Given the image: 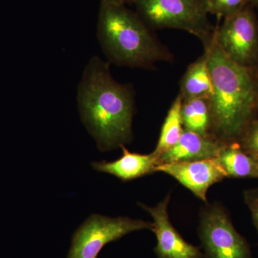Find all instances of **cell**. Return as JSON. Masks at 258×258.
<instances>
[{"label":"cell","mask_w":258,"mask_h":258,"mask_svg":"<svg viewBox=\"0 0 258 258\" xmlns=\"http://www.w3.org/2000/svg\"></svg>","instance_id":"obj_23"},{"label":"cell","mask_w":258,"mask_h":258,"mask_svg":"<svg viewBox=\"0 0 258 258\" xmlns=\"http://www.w3.org/2000/svg\"><path fill=\"white\" fill-rule=\"evenodd\" d=\"M156 172L172 176L204 202L210 186L227 177L217 158L159 164Z\"/></svg>","instance_id":"obj_8"},{"label":"cell","mask_w":258,"mask_h":258,"mask_svg":"<svg viewBox=\"0 0 258 258\" xmlns=\"http://www.w3.org/2000/svg\"><path fill=\"white\" fill-rule=\"evenodd\" d=\"M212 92L211 74L209 69L208 55H204L190 64L181 83L180 93L183 100L192 98L209 99Z\"/></svg>","instance_id":"obj_13"},{"label":"cell","mask_w":258,"mask_h":258,"mask_svg":"<svg viewBox=\"0 0 258 258\" xmlns=\"http://www.w3.org/2000/svg\"><path fill=\"white\" fill-rule=\"evenodd\" d=\"M257 81H258V79H257Z\"/></svg>","instance_id":"obj_22"},{"label":"cell","mask_w":258,"mask_h":258,"mask_svg":"<svg viewBox=\"0 0 258 258\" xmlns=\"http://www.w3.org/2000/svg\"><path fill=\"white\" fill-rule=\"evenodd\" d=\"M123 154L113 161H95L92 166L95 170L106 173L123 181H132L142 176L156 172L157 158L153 153L142 154L128 152L121 147Z\"/></svg>","instance_id":"obj_11"},{"label":"cell","mask_w":258,"mask_h":258,"mask_svg":"<svg viewBox=\"0 0 258 258\" xmlns=\"http://www.w3.org/2000/svg\"><path fill=\"white\" fill-rule=\"evenodd\" d=\"M239 143L246 152L258 159V120L251 122Z\"/></svg>","instance_id":"obj_17"},{"label":"cell","mask_w":258,"mask_h":258,"mask_svg":"<svg viewBox=\"0 0 258 258\" xmlns=\"http://www.w3.org/2000/svg\"><path fill=\"white\" fill-rule=\"evenodd\" d=\"M214 41L230 60L249 68L258 55V27L252 10L246 7L224 19L214 32Z\"/></svg>","instance_id":"obj_7"},{"label":"cell","mask_w":258,"mask_h":258,"mask_svg":"<svg viewBox=\"0 0 258 258\" xmlns=\"http://www.w3.org/2000/svg\"><path fill=\"white\" fill-rule=\"evenodd\" d=\"M182 102L181 95H178L168 111L167 115L161 127L157 147L152 152L157 159L177 143L184 132L181 118Z\"/></svg>","instance_id":"obj_14"},{"label":"cell","mask_w":258,"mask_h":258,"mask_svg":"<svg viewBox=\"0 0 258 258\" xmlns=\"http://www.w3.org/2000/svg\"><path fill=\"white\" fill-rule=\"evenodd\" d=\"M224 144L212 136H202L184 129L177 143L158 158L157 165L217 158Z\"/></svg>","instance_id":"obj_10"},{"label":"cell","mask_w":258,"mask_h":258,"mask_svg":"<svg viewBox=\"0 0 258 258\" xmlns=\"http://www.w3.org/2000/svg\"><path fill=\"white\" fill-rule=\"evenodd\" d=\"M118 1L123 2V3H125V4H126V3H130V4H132L133 0H118Z\"/></svg>","instance_id":"obj_20"},{"label":"cell","mask_w":258,"mask_h":258,"mask_svg":"<svg viewBox=\"0 0 258 258\" xmlns=\"http://www.w3.org/2000/svg\"><path fill=\"white\" fill-rule=\"evenodd\" d=\"M209 14L224 19L240 13L247 7L249 0H206Z\"/></svg>","instance_id":"obj_16"},{"label":"cell","mask_w":258,"mask_h":258,"mask_svg":"<svg viewBox=\"0 0 258 258\" xmlns=\"http://www.w3.org/2000/svg\"><path fill=\"white\" fill-rule=\"evenodd\" d=\"M249 3H252V5L258 8V0H249Z\"/></svg>","instance_id":"obj_19"},{"label":"cell","mask_w":258,"mask_h":258,"mask_svg":"<svg viewBox=\"0 0 258 258\" xmlns=\"http://www.w3.org/2000/svg\"><path fill=\"white\" fill-rule=\"evenodd\" d=\"M181 118L185 130L202 136H211L209 99L192 98L183 100Z\"/></svg>","instance_id":"obj_15"},{"label":"cell","mask_w":258,"mask_h":258,"mask_svg":"<svg viewBox=\"0 0 258 258\" xmlns=\"http://www.w3.org/2000/svg\"><path fill=\"white\" fill-rule=\"evenodd\" d=\"M257 108H258V105H257Z\"/></svg>","instance_id":"obj_21"},{"label":"cell","mask_w":258,"mask_h":258,"mask_svg":"<svg viewBox=\"0 0 258 258\" xmlns=\"http://www.w3.org/2000/svg\"><path fill=\"white\" fill-rule=\"evenodd\" d=\"M97 37L106 58L116 66L151 69L173 59L138 14L118 0H101Z\"/></svg>","instance_id":"obj_3"},{"label":"cell","mask_w":258,"mask_h":258,"mask_svg":"<svg viewBox=\"0 0 258 258\" xmlns=\"http://www.w3.org/2000/svg\"><path fill=\"white\" fill-rule=\"evenodd\" d=\"M170 197L168 195L154 208L139 203L153 219L151 230L157 237V244L154 248L156 255L158 258H204L200 248L184 240L171 223L168 213Z\"/></svg>","instance_id":"obj_9"},{"label":"cell","mask_w":258,"mask_h":258,"mask_svg":"<svg viewBox=\"0 0 258 258\" xmlns=\"http://www.w3.org/2000/svg\"><path fill=\"white\" fill-rule=\"evenodd\" d=\"M81 120L102 152L124 147L133 139L134 93L112 77L109 63L98 56L88 61L78 87Z\"/></svg>","instance_id":"obj_1"},{"label":"cell","mask_w":258,"mask_h":258,"mask_svg":"<svg viewBox=\"0 0 258 258\" xmlns=\"http://www.w3.org/2000/svg\"><path fill=\"white\" fill-rule=\"evenodd\" d=\"M199 235L207 258H252L248 242L237 232L220 205L203 209Z\"/></svg>","instance_id":"obj_6"},{"label":"cell","mask_w":258,"mask_h":258,"mask_svg":"<svg viewBox=\"0 0 258 258\" xmlns=\"http://www.w3.org/2000/svg\"><path fill=\"white\" fill-rule=\"evenodd\" d=\"M217 158L227 177L258 178V159L246 152L238 142L224 144Z\"/></svg>","instance_id":"obj_12"},{"label":"cell","mask_w":258,"mask_h":258,"mask_svg":"<svg viewBox=\"0 0 258 258\" xmlns=\"http://www.w3.org/2000/svg\"><path fill=\"white\" fill-rule=\"evenodd\" d=\"M152 222L129 217L91 215L73 236L68 258H97L106 244L131 232L152 230Z\"/></svg>","instance_id":"obj_5"},{"label":"cell","mask_w":258,"mask_h":258,"mask_svg":"<svg viewBox=\"0 0 258 258\" xmlns=\"http://www.w3.org/2000/svg\"><path fill=\"white\" fill-rule=\"evenodd\" d=\"M244 200L250 210L254 225L258 232V189L244 191Z\"/></svg>","instance_id":"obj_18"},{"label":"cell","mask_w":258,"mask_h":258,"mask_svg":"<svg viewBox=\"0 0 258 258\" xmlns=\"http://www.w3.org/2000/svg\"><path fill=\"white\" fill-rule=\"evenodd\" d=\"M205 47L211 74L210 135L222 144L238 142L258 105V81L249 68L230 60L212 38Z\"/></svg>","instance_id":"obj_2"},{"label":"cell","mask_w":258,"mask_h":258,"mask_svg":"<svg viewBox=\"0 0 258 258\" xmlns=\"http://www.w3.org/2000/svg\"><path fill=\"white\" fill-rule=\"evenodd\" d=\"M132 4L149 28L184 30L205 47L213 38L215 30L209 21L206 0H133Z\"/></svg>","instance_id":"obj_4"}]
</instances>
